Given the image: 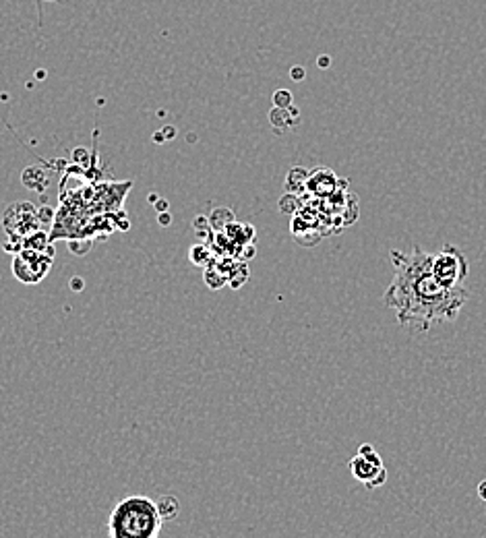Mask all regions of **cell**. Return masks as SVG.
Wrapping results in <instances>:
<instances>
[{"instance_id":"cell-1","label":"cell","mask_w":486,"mask_h":538,"mask_svg":"<svg viewBox=\"0 0 486 538\" xmlns=\"http://www.w3.org/2000/svg\"><path fill=\"white\" fill-rule=\"evenodd\" d=\"M391 263L395 267L393 281L387 286L383 302L395 310L401 327L414 331H426L438 323L455 321L467 290L445 288L432 275V255L414 246L409 252L391 250Z\"/></svg>"},{"instance_id":"cell-2","label":"cell","mask_w":486,"mask_h":538,"mask_svg":"<svg viewBox=\"0 0 486 538\" xmlns=\"http://www.w3.org/2000/svg\"><path fill=\"white\" fill-rule=\"evenodd\" d=\"M161 515L157 503L143 495H132L116 503L108 519L112 538H155L161 532Z\"/></svg>"},{"instance_id":"cell-3","label":"cell","mask_w":486,"mask_h":538,"mask_svg":"<svg viewBox=\"0 0 486 538\" xmlns=\"http://www.w3.org/2000/svg\"><path fill=\"white\" fill-rule=\"evenodd\" d=\"M430 269L436 281L445 288H461L467 275V261L457 246L445 244L438 252L432 255Z\"/></svg>"},{"instance_id":"cell-4","label":"cell","mask_w":486,"mask_h":538,"mask_svg":"<svg viewBox=\"0 0 486 538\" xmlns=\"http://www.w3.org/2000/svg\"><path fill=\"white\" fill-rule=\"evenodd\" d=\"M350 470H352V476L356 480H360L362 484H366L368 488H374V486H381L385 480H387V470L385 466H376L372 461H368L364 455H354L352 461H350Z\"/></svg>"},{"instance_id":"cell-5","label":"cell","mask_w":486,"mask_h":538,"mask_svg":"<svg viewBox=\"0 0 486 538\" xmlns=\"http://www.w3.org/2000/svg\"><path fill=\"white\" fill-rule=\"evenodd\" d=\"M155 503H157V511H159V515H161L163 521H165V519H174V517L178 515V511H180V503H178V499L172 497V495H163V497H159V501H155Z\"/></svg>"},{"instance_id":"cell-6","label":"cell","mask_w":486,"mask_h":538,"mask_svg":"<svg viewBox=\"0 0 486 538\" xmlns=\"http://www.w3.org/2000/svg\"><path fill=\"white\" fill-rule=\"evenodd\" d=\"M358 453H360V455H364L368 461H372V464H376V466H385V464H383V459H381V455L376 453V449H374L372 445H368V443H362V445H360V449H358Z\"/></svg>"},{"instance_id":"cell-7","label":"cell","mask_w":486,"mask_h":538,"mask_svg":"<svg viewBox=\"0 0 486 538\" xmlns=\"http://www.w3.org/2000/svg\"><path fill=\"white\" fill-rule=\"evenodd\" d=\"M273 103H275V108H290V103H292V95H290L285 89H279V91L273 95Z\"/></svg>"},{"instance_id":"cell-8","label":"cell","mask_w":486,"mask_h":538,"mask_svg":"<svg viewBox=\"0 0 486 538\" xmlns=\"http://www.w3.org/2000/svg\"><path fill=\"white\" fill-rule=\"evenodd\" d=\"M292 79L294 81H302L304 79V70L302 68H292Z\"/></svg>"},{"instance_id":"cell-9","label":"cell","mask_w":486,"mask_h":538,"mask_svg":"<svg viewBox=\"0 0 486 538\" xmlns=\"http://www.w3.org/2000/svg\"><path fill=\"white\" fill-rule=\"evenodd\" d=\"M478 495H480L482 501H486V480L480 482V486H478Z\"/></svg>"},{"instance_id":"cell-10","label":"cell","mask_w":486,"mask_h":538,"mask_svg":"<svg viewBox=\"0 0 486 538\" xmlns=\"http://www.w3.org/2000/svg\"><path fill=\"white\" fill-rule=\"evenodd\" d=\"M170 219H172V217H170L168 213H165V215H159V221H161V226H168V223H170Z\"/></svg>"}]
</instances>
